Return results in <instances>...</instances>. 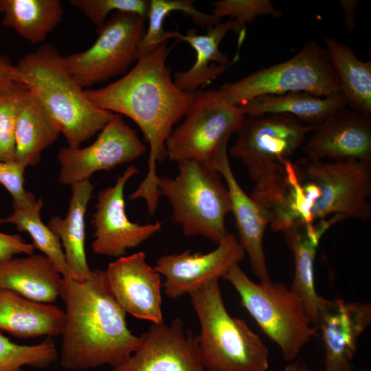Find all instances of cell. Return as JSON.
<instances>
[{
  "mask_svg": "<svg viewBox=\"0 0 371 371\" xmlns=\"http://www.w3.org/2000/svg\"><path fill=\"white\" fill-rule=\"evenodd\" d=\"M169 52L164 43L139 58L120 80L100 89L85 90L88 99L98 107L133 120L149 144L147 174L130 199H144L151 215L161 196L157 164L167 157L166 141L173 126L187 113L194 93L181 90L172 79L166 65Z\"/></svg>",
  "mask_w": 371,
  "mask_h": 371,
  "instance_id": "obj_1",
  "label": "cell"
},
{
  "mask_svg": "<svg viewBox=\"0 0 371 371\" xmlns=\"http://www.w3.org/2000/svg\"><path fill=\"white\" fill-rule=\"evenodd\" d=\"M60 297L65 304L60 333L64 368H116L137 350L140 338L128 328L105 270H93L83 280L63 278Z\"/></svg>",
  "mask_w": 371,
  "mask_h": 371,
  "instance_id": "obj_2",
  "label": "cell"
},
{
  "mask_svg": "<svg viewBox=\"0 0 371 371\" xmlns=\"http://www.w3.org/2000/svg\"><path fill=\"white\" fill-rule=\"evenodd\" d=\"M302 163L289 169L285 203L270 224L273 230L315 224L328 216L362 222L371 218V164L353 159Z\"/></svg>",
  "mask_w": 371,
  "mask_h": 371,
  "instance_id": "obj_3",
  "label": "cell"
},
{
  "mask_svg": "<svg viewBox=\"0 0 371 371\" xmlns=\"http://www.w3.org/2000/svg\"><path fill=\"white\" fill-rule=\"evenodd\" d=\"M314 128L288 114L245 116L231 156L241 159L254 186L250 197L269 214L271 223L282 210L290 157Z\"/></svg>",
  "mask_w": 371,
  "mask_h": 371,
  "instance_id": "obj_4",
  "label": "cell"
},
{
  "mask_svg": "<svg viewBox=\"0 0 371 371\" xmlns=\"http://www.w3.org/2000/svg\"><path fill=\"white\" fill-rule=\"evenodd\" d=\"M24 84L36 95L65 137L78 148L101 131L113 113L93 104L50 45L25 54L17 64Z\"/></svg>",
  "mask_w": 371,
  "mask_h": 371,
  "instance_id": "obj_5",
  "label": "cell"
},
{
  "mask_svg": "<svg viewBox=\"0 0 371 371\" xmlns=\"http://www.w3.org/2000/svg\"><path fill=\"white\" fill-rule=\"evenodd\" d=\"M198 317L201 363L206 371H267L269 350L261 338L225 306L219 278L188 293Z\"/></svg>",
  "mask_w": 371,
  "mask_h": 371,
  "instance_id": "obj_6",
  "label": "cell"
},
{
  "mask_svg": "<svg viewBox=\"0 0 371 371\" xmlns=\"http://www.w3.org/2000/svg\"><path fill=\"white\" fill-rule=\"evenodd\" d=\"M175 178L159 177L157 188L172 207V218L186 236H202L218 244L229 232L225 219L231 212L228 189L210 166L195 161L177 162Z\"/></svg>",
  "mask_w": 371,
  "mask_h": 371,
  "instance_id": "obj_7",
  "label": "cell"
},
{
  "mask_svg": "<svg viewBox=\"0 0 371 371\" xmlns=\"http://www.w3.org/2000/svg\"><path fill=\"white\" fill-rule=\"evenodd\" d=\"M238 292L242 306L261 330L280 348L286 361H293L317 328L311 322L303 301L280 282L256 283L234 265L222 277Z\"/></svg>",
  "mask_w": 371,
  "mask_h": 371,
  "instance_id": "obj_8",
  "label": "cell"
},
{
  "mask_svg": "<svg viewBox=\"0 0 371 371\" xmlns=\"http://www.w3.org/2000/svg\"><path fill=\"white\" fill-rule=\"evenodd\" d=\"M218 91L234 106L265 95L304 92L328 97L341 93L325 48L314 41L287 60L257 70L236 82H226Z\"/></svg>",
  "mask_w": 371,
  "mask_h": 371,
  "instance_id": "obj_9",
  "label": "cell"
},
{
  "mask_svg": "<svg viewBox=\"0 0 371 371\" xmlns=\"http://www.w3.org/2000/svg\"><path fill=\"white\" fill-rule=\"evenodd\" d=\"M184 121L166 143L167 157L174 161L210 162L245 115L238 106L225 101L218 90L194 92Z\"/></svg>",
  "mask_w": 371,
  "mask_h": 371,
  "instance_id": "obj_10",
  "label": "cell"
},
{
  "mask_svg": "<svg viewBox=\"0 0 371 371\" xmlns=\"http://www.w3.org/2000/svg\"><path fill=\"white\" fill-rule=\"evenodd\" d=\"M146 18L117 12L98 27V37L87 50L64 56L71 76L82 89L124 73L138 60Z\"/></svg>",
  "mask_w": 371,
  "mask_h": 371,
  "instance_id": "obj_11",
  "label": "cell"
},
{
  "mask_svg": "<svg viewBox=\"0 0 371 371\" xmlns=\"http://www.w3.org/2000/svg\"><path fill=\"white\" fill-rule=\"evenodd\" d=\"M146 150L137 132L115 113L96 140L85 148H63L58 155V181L71 185L89 179L94 172L109 170L137 159Z\"/></svg>",
  "mask_w": 371,
  "mask_h": 371,
  "instance_id": "obj_12",
  "label": "cell"
},
{
  "mask_svg": "<svg viewBox=\"0 0 371 371\" xmlns=\"http://www.w3.org/2000/svg\"><path fill=\"white\" fill-rule=\"evenodd\" d=\"M137 172V167L129 166L113 186L98 193L92 221L95 232L91 248L95 254L118 258L161 231L160 222L140 225L126 216L124 187Z\"/></svg>",
  "mask_w": 371,
  "mask_h": 371,
  "instance_id": "obj_13",
  "label": "cell"
},
{
  "mask_svg": "<svg viewBox=\"0 0 371 371\" xmlns=\"http://www.w3.org/2000/svg\"><path fill=\"white\" fill-rule=\"evenodd\" d=\"M137 350L110 371H206L201 363L197 336L186 333L183 321L152 323Z\"/></svg>",
  "mask_w": 371,
  "mask_h": 371,
  "instance_id": "obj_14",
  "label": "cell"
},
{
  "mask_svg": "<svg viewBox=\"0 0 371 371\" xmlns=\"http://www.w3.org/2000/svg\"><path fill=\"white\" fill-rule=\"evenodd\" d=\"M217 245L206 254L186 250L157 260L154 269L165 277L163 288L168 297L178 298L212 279L222 278L245 255L238 240L230 233Z\"/></svg>",
  "mask_w": 371,
  "mask_h": 371,
  "instance_id": "obj_15",
  "label": "cell"
},
{
  "mask_svg": "<svg viewBox=\"0 0 371 371\" xmlns=\"http://www.w3.org/2000/svg\"><path fill=\"white\" fill-rule=\"evenodd\" d=\"M347 106L315 124L303 144L308 159H353L371 164L370 115Z\"/></svg>",
  "mask_w": 371,
  "mask_h": 371,
  "instance_id": "obj_16",
  "label": "cell"
},
{
  "mask_svg": "<svg viewBox=\"0 0 371 371\" xmlns=\"http://www.w3.org/2000/svg\"><path fill=\"white\" fill-rule=\"evenodd\" d=\"M105 271L111 292L126 313L152 323L164 322L160 274L146 262L143 251L117 258Z\"/></svg>",
  "mask_w": 371,
  "mask_h": 371,
  "instance_id": "obj_17",
  "label": "cell"
},
{
  "mask_svg": "<svg viewBox=\"0 0 371 371\" xmlns=\"http://www.w3.org/2000/svg\"><path fill=\"white\" fill-rule=\"evenodd\" d=\"M227 142L223 144L210 166L218 172L226 182L231 212L235 219L239 243L247 254L251 269L260 282L271 281L267 269L263 238L271 218L268 212L241 188L231 168L227 156Z\"/></svg>",
  "mask_w": 371,
  "mask_h": 371,
  "instance_id": "obj_18",
  "label": "cell"
},
{
  "mask_svg": "<svg viewBox=\"0 0 371 371\" xmlns=\"http://www.w3.org/2000/svg\"><path fill=\"white\" fill-rule=\"evenodd\" d=\"M371 322V306L325 299L316 327L325 347V369H352L359 337Z\"/></svg>",
  "mask_w": 371,
  "mask_h": 371,
  "instance_id": "obj_19",
  "label": "cell"
},
{
  "mask_svg": "<svg viewBox=\"0 0 371 371\" xmlns=\"http://www.w3.org/2000/svg\"><path fill=\"white\" fill-rule=\"evenodd\" d=\"M341 218L343 217L334 216L330 219L315 224L296 223L282 231L294 258L295 275L291 289L303 301L307 314L315 327L319 310L325 300L317 294L315 289V254L326 231Z\"/></svg>",
  "mask_w": 371,
  "mask_h": 371,
  "instance_id": "obj_20",
  "label": "cell"
},
{
  "mask_svg": "<svg viewBox=\"0 0 371 371\" xmlns=\"http://www.w3.org/2000/svg\"><path fill=\"white\" fill-rule=\"evenodd\" d=\"M60 133L38 98L23 85L16 117L14 161L25 168L36 165L42 152L53 144Z\"/></svg>",
  "mask_w": 371,
  "mask_h": 371,
  "instance_id": "obj_21",
  "label": "cell"
},
{
  "mask_svg": "<svg viewBox=\"0 0 371 371\" xmlns=\"http://www.w3.org/2000/svg\"><path fill=\"white\" fill-rule=\"evenodd\" d=\"M63 279L54 265L43 255L0 261V289L36 302H54L60 295Z\"/></svg>",
  "mask_w": 371,
  "mask_h": 371,
  "instance_id": "obj_22",
  "label": "cell"
},
{
  "mask_svg": "<svg viewBox=\"0 0 371 371\" xmlns=\"http://www.w3.org/2000/svg\"><path fill=\"white\" fill-rule=\"evenodd\" d=\"M64 311L0 289V330L21 338L60 335Z\"/></svg>",
  "mask_w": 371,
  "mask_h": 371,
  "instance_id": "obj_23",
  "label": "cell"
},
{
  "mask_svg": "<svg viewBox=\"0 0 371 371\" xmlns=\"http://www.w3.org/2000/svg\"><path fill=\"white\" fill-rule=\"evenodd\" d=\"M232 27V21L229 19L207 27L205 34H199L194 29H190L185 35L179 32L177 40L188 43L196 54V61L189 69L175 74L174 82L181 90L193 93L229 67V58L219 50V45Z\"/></svg>",
  "mask_w": 371,
  "mask_h": 371,
  "instance_id": "obj_24",
  "label": "cell"
},
{
  "mask_svg": "<svg viewBox=\"0 0 371 371\" xmlns=\"http://www.w3.org/2000/svg\"><path fill=\"white\" fill-rule=\"evenodd\" d=\"M93 188L89 179L73 184L66 217L54 216L47 225L60 239L74 279L79 280L89 278L92 271L85 252V214Z\"/></svg>",
  "mask_w": 371,
  "mask_h": 371,
  "instance_id": "obj_25",
  "label": "cell"
},
{
  "mask_svg": "<svg viewBox=\"0 0 371 371\" xmlns=\"http://www.w3.org/2000/svg\"><path fill=\"white\" fill-rule=\"evenodd\" d=\"M341 93L318 97L304 92L265 95L251 99L238 106L245 116L288 114L307 124H317L334 111L346 106Z\"/></svg>",
  "mask_w": 371,
  "mask_h": 371,
  "instance_id": "obj_26",
  "label": "cell"
},
{
  "mask_svg": "<svg viewBox=\"0 0 371 371\" xmlns=\"http://www.w3.org/2000/svg\"><path fill=\"white\" fill-rule=\"evenodd\" d=\"M325 49L347 106L371 114V61L360 60L353 50L332 38H324Z\"/></svg>",
  "mask_w": 371,
  "mask_h": 371,
  "instance_id": "obj_27",
  "label": "cell"
},
{
  "mask_svg": "<svg viewBox=\"0 0 371 371\" xmlns=\"http://www.w3.org/2000/svg\"><path fill=\"white\" fill-rule=\"evenodd\" d=\"M3 24L34 43L43 41L63 16L58 0H0Z\"/></svg>",
  "mask_w": 371,
  "mask_h": 371,
  "instance_id": "obj_28",
  "label": "cell"
},
{
  "mask_svg": "<svg viewBox=\"0 0 371 371\" xmlns=\"http://www.w3.org/2000/svg\"><path fill=\"white\" fill-rule=\"evenodd\" d=\"M43 201L30 192L23 201L13 202V212L9 216L0 218V224L12 223L19 232H27L32 238L33 246L39 249L65 278H74L67 265L64 251L58 237L43 223L41 210Z\"/></svg>",
  "mask_w": 371,
  "mask_h": 371,
  "instance_id": "obj_29",
  "label": "cell"
},
{
  "mask_svg": "<svg viewBox=\"0 0 371 371\" xmlns=\"http://www.w3.org/2000/svg\"><path fill=\"white\" fill-rule=\"evenodd\" d=\"M181 11L198 25L211 27L221 23L212 14L199 11L191 0H151L147 16L148 26L138 45V59L153 52L170 38L177 39L178 32H167L163 27L166 16L171 12Z\"/></svg>",
  "mask_w": 371,
  "mask_h": 371,
  "instance_id": "obj_30",
  "label": "cell"
},
{
  "mask_svg": "<svg viewBox=\"0 0 371 371\" xmlns=\"http://www.w3.org/2000/svg\"><path fill=\"white\" fill-rule=\"evenodd\" d=\"M58 357L52 337L35 345H20L0 333V371H22L24 366L44 368Z\"/></svg>",
  "mask_w": 371,
  "mask_h": 371,
  "instance_id": "obj_31",
  "label": "cell"
},
{
  "mask_svg": "<svg viewBox=\"0 0 371 371\" xmlns=\"http://www.w3.org/2000/svg\"><path fill=\"white\" fill-rule=\"evenodd\" d=\"M212 5V14L220 20L223 16H229L232 21L231 30L242 34L243 37L245 25L256 18L263 16L280 17L282 15L270 0H221Z\"/></svg>",
  "mask_w": 371,
  "mask_h": 371,
  "instance_id": "obj_32",
  "label": "cell"
},
{
  "mask_svg": "<svg viewBox=\"0 0 371 371\" xmlns=\"http://www.w3.org/2000/svg\"><path fill=\"white\" fill-rule=\"evenodd\" d=\"M69 3L82 11L98 28L104 24L112 11L133 13L147 19L149 10V1L146 0H70Z\"/></svg>",
  "mask_w": 371,
  "mask_h": 371,
  "instance_id": "obj_33",
  "label": "cell"
},
{
  "mask_svg": "<svg viewBox=\"0 0 371 371\" xmlns=\"http://www.w3.org/2000/svg\"><path fill=\"white\" fill-rule=\"evenodd\" d=\"M23 85L12 91L0 92V161H14L16 117Z\"/></svg>",
  "mask_w": 371,
  "mask_h": 371,
  "instance_id": "obj_34",
  "label": "cell"
},
{
  "mask_svg": "<svg viewBox=\"0 0 371 371\" xmlns=\"http://www.w3.org/2000/svg\"><path fill=\"white\" fill-rule=\"evenodd\" d=\"M25 169L15 161H0V183L10 193L13 202L25 199L30 193L23 187Z\"/></svg>",
  "mask_w": 371,
  "mask_h": 371,
  "instance_id": "obj_35",
  "label": "cell"
},
{
  "mask_svg": "<svg viewBox=\"0 0 371 371\" xmlns=\"http://www.w3.org/2000/svg\"><path fill=\"white\" fill-rule=\"evenodd\" d=\"M34 249L33 245L25 243L21 236L0 232V261L10 259L19 254L32 255Z\"/></svg>",
  "mask_w": 371,
  "mask_h": 371,
  "instance_id": "obj_36",
  "label": "cell"
},
{
  "mask_svg": "<svg viewBox=\"0 0 371 371\" xmlns=\"http://www.w3.org/2000/svg\"><path fill=\"white\" fill-rule=\"evenodd\" d=\"M21 84L24 80L17 66L0 58V92L12 91Z\"/></svg>",
  "mask_w": 371,
  "mask_h": 371,
  "instance_id": "obj_37",
  "label": "cell"
},
{
  "mask_svg": "<svg viewBox=\"0 0 371 371\" xmlns=\"http://www.w3.org/2000/svg\"><path fill=\"white\" fill-rule=\"evenodd\" d=\"M344 16L345 25L350 32L353 31L355 27V10L359 4L357 0H341Z\"/></svg>",
  "mask_w": 371,
  "mask_h": 371,
  "instance_id": "obj_38",
  "label": "cell"
},
{
  "mask_svg": "<svg viewBox=\"0 0 371 371\" xmlns=\"http://www.w3.org/2000/svg\"><path fill=\"white\" fill-rule=\"evenodd\" d=\"M304 363L300 359L291 361L282 371H302Z\"/></svg>",
  "mask_w": 371,
  "mask_h": 371,
  "instance_id": "obj_39",
  "label": "cell"
},
{
  "mask_svg": "<svg viewBox=\"0 0 371 371\" xmlns=\"http://www.w3.org/2000/svg\"><path fill=\"white\" fill-rule=\"evenodd\" d=\"M302 371H310L305 363L303 366ZM325 371H352V369H325Z\"/></svg>",
  "mask_w": 371,
  "mask_h": 371,
  "instance_id": "obj_40",
  "label": "cell"
}]
</instances>
